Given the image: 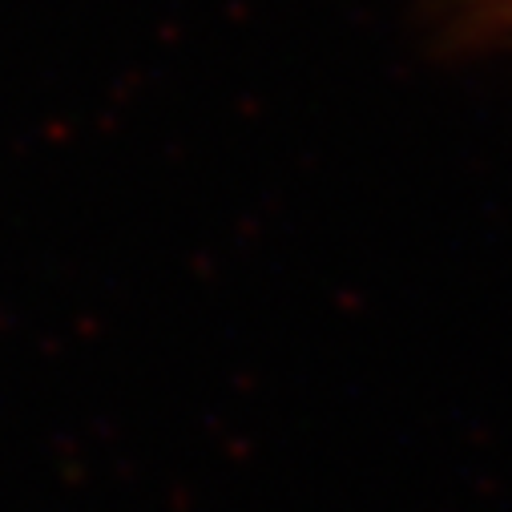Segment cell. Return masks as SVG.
Segmentation results:
<instances>
[{
  "label": "cell",
  "mask_w": 512,
  "mask_h": 512,
  "mask_svg": "<svg viewBox=\"0 0 512 512\" xmlns=\"http://www.w3.org/2000/svg\"><path fill=\"white\" fill-rule=\"evenodd\" d=\"M492 9H496V25L512 29V0H492Z\"/></svg>",
  "instance_id": "obj_1"
}]
</instances>
